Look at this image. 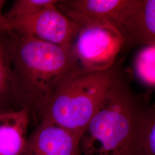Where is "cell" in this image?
Segmentation results:
<instances>
[{"instance_id":"2","label":"cell","mask_w":155,"mask_h":155,"mask_svg":"<svg viewBox=\"0 0 155 155\" xmlns=\"http://www.w3.org/2000/svg\"><path fill=\"white\" fill-rule=\"evenodd\" d=\"M116 62L107 70L67 78L34 105L30 117L53 122L81 138L103 102L126 76Z\"/></svg>"},{"instance_id":"14","label":"cell","mask_w":155,"mask_h":155,"mask_svg":"<svg viewBox=\"0 0 155 155\" xmlns=\"http://www.w3.org/2000/svg\"><path fill=\"white\" fill-rule=\"evenodd\" d=\"M5 3V1L0 0V35L5 34L8 32L6 27V21L4 17V14L2 13V9L3 6Z\"/></svg>"},{"instance_id":"9","label":"cell","mask_w":155,"mask_h":155,"mask_svg":"<svg viewBox=\"0 0 155 155\" xmlns=\"http://www.w3.org/2000/svg\"><path fill=\"white\" fill-rule=\"evenodd\" d=\"M30 117L26 107L9 110L0 116V155H21Z\"/></svg>"},{"instance_id":"8","label":"cell","mask_w":155,"mask_h":155,"mask_svg":"<svg viewBox=\"0 0 155 155\" xmlns=\"http://www.w3.org/2000/svg\"><path fill=\"white\" fill-rule=\"evenodd\" d=\"M130 0H59L56 7L79 27L108 22L111 25Z\"/></svg>"},{"instance_id":"10","label":"cell","mask_w":155,"mask_h":155,"mask_svg":"<svg viewBox=\"0 0 155 155\" xmlns=\"http://www.w3.org/2000/svg\"><path fill=\"white\" fill-rule=\"evenodd\" d=\"M17 106L16 94L11 63L5 35H0V108L13 109Z\"/></svg>"},{"instance_id":"1","label":"cell","mask_w":155,"mask_h":155,"mask_svg":"<svg viewBox=\"0 0 155 155\" xmlns=\"http://www.w3.org/2000/svg\"><path fill=\"white\" fill-rule=\"evenodd\" d=\"M14 77L17 106L29 111L56 86L84 71L68 49L15 32L4 34Z\"/></svg>"},{"instance_id":"12","label":"cell","mask_w":155,"mask_h":155,"mask_svg":"<svg viewBox=\"0 0 155 155\" xmlns=\"http://www.w3.org/2000/svg\"><path fill=\"white\" fill-rule=\"evenodd\" d=\"M135 76L148 89L155 87V45L140 47L133 61Z\"/></svg>"},{"instance_id":"5","label":"cell","mask_w":155,"mask_h":155,"mask_svg":"<svg viewBox=\"0 0 155 155\" xmlns=\"http://www.w3.org/2000/svg\"><path fill=\"white\" fill-rule=\"evenodd\" d=\"M6 21L8 32H15L68 49L73 48L79 31V27L62 13L56 4L33 15Z\"/></svg>"},{"instance_id":"15","label":"cell","mask_w":155,"mask_h":155,"mask_svg":"<svg viewBox=\"0 0 155 155\" xmlns=\"http://www.w3.org/2000/svg\"><path fill=\"white\" fill-rule=\"evenodd\" d=\"M9 110H12V109H3L0 108V116L1 115H2L6 111Z\"/></svg>"},{"instance_id":"13","label":"cell","mask_w":155,"mask_h":155,"mask_svg":"<svg viewBox=\"0 0 155 155\" xmlns=\"http://www.w3.org/2000/svg\"><path fill=\"white\" fill-rule=\"evenodd\" d=\"M57 2L58 0H16L4 17L6 20H12L29 16Z\"/></svg>"},{"instance_id":"6","label":"cell","mask_w":155,"mask_h":155,"mask_svg":"<svg viewBox=\"0 0 155 155\" xmlns=\"http://www.w3.org/2000/svg\"><path fill=\"white\" fill-rule=\"evenodd\" d=\"M113 26L124 41L122 51L155 45V0H130Z\"/></svg>"},{"instance_id":"4","label":"cell","mask_w":155,"mask_h":155,"mask_svg":"<svg viewBox=\"0 0 155 155\" xmlns=\"http://www.w3.org/2000/svg\"><path fill=\"white\" fill-rule=\"evenodd\" d=\"M123 45L116 29L108 22H101L79 28L73 51L84 71H101L116 63Z\"/></svg>"},{"instance_id":"7","label":"cell","mask_w":155,"mask_h":155,"mask_svg":"<svg viewBox=\"0 0 155 155\" xmlns=\"http://www.w3.org/2000/svg\"><path fill=\"white\" fill-rule=\"evenodd\" d=\"M80 138L47 120L39 121L21 155H80Z\"/></svg>"},{"instance_id":"11","label":"cell","mask_w":155,"mask_h":155,"mask_svg":"<svg viewBox=\"0 0 155 155\" xmlns=\"http://www.w3.org/2000/svg\"><path fill=\"white\" fill-rule=\"evenodd\" d=\"M132 155H155V107L149 105L144 121L134 136Z\"/></svg>"},{"instance_id":"3","label":"cell","mask_w":155,"mask_h":155,"mask_svg":"<svg viewBox=\"0 0 155 155\" xmlns=\"http://www.w3.org/2000/svg\"><path fill=\"white\" fill-rule=\"evenodd\" d=\"M150 105L127 78L114 87L94 114L79 140L80 155H132L134 136Z\"/></svg>"}]
</instances>
